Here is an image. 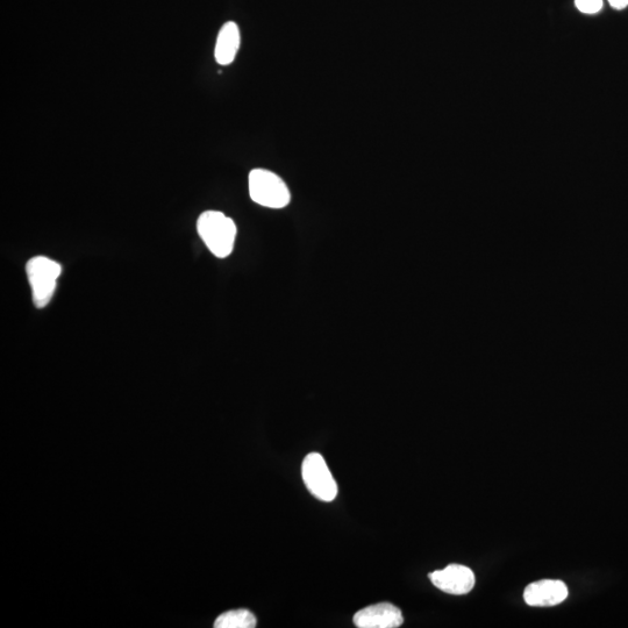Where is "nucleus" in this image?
Listing matches in <instances>:
<instances>
[{"mask_svg": "<svg viewBox=\"0 0 628 628\" xmlns=\"http://www.w3.org/2000/svg\"><path fill=\"white\" fill-rule=\"evenodd\" d=\"M241 45V35L237 24L228 21L219 31L214 57L220 66L233 63Z\"/></svg>", "mask_w": 628, "mask_h": 628, "instance_id": "6e6552de", "label": "nucleus"}, {"mask_svg": "<svg viewBox=\"0 0 628 628\" xmlns=\"http://www.w3.org/2000/svg\"><path fill=\"white\" fill-rule=\"evenodd\" d=\"M26 274L31 285L35 308H46L52 301L57 280L62 274L61 264L46 256H35L27 262Z\"/></svg>", "mask_w": 628, "mask_h": 628, "instance_id": "7ed1b4c3", "label": "nucleus"}, {"mask_svg": "<svg viewBox=\"0 0 628 628\" xmlns=\"http://www.w3.org/2000/svg\"><path fill=\"white\" fill-rule=\"evenodd\" d=\"M197 232L216 258L225 259L232 254L238 228L223 212L202 213L197 220Z\"/></svg>", "mask_w": 628, "mask_h": 628, "instance_id": "f257e3e1", "label": "nucleus"}, {"mask_svg": "<svg viewBox=\"0 0 628 628\" xmlns=\"http://www.w3.org/2000/svg\"><path fill=\"white\" fill-rule=\"evenodd\" d=\"M568 597V588L559 580H542L527 585L524 599L527 605L547 608L559 605Z\"/></svg>", "mask_w": 628, "mask_h": 628, "instance_id": "0eeeda50", "label": "nucleus"}, {"mask_svg": "<svg viewBox=\"0 0 628 628\" xmlns=\"http://www.w3.org/2000/svg\"><path fill=\"white\" fill-rule=\"evenodd\" d=\"M302 476L311 495L321 502H333L338 495V484L319 453H311L303 461Z\"/></svg>", "mask_w": 628, "mask_h": 628, "instance_id": "20e7f679", "label": "nucleus"}, {"mask_svg": "<svg viewBox=\"0 0 628 628\" xmlns=\"http://www.w3.org/2000/svg\"><path fill=\"white\" fill-rule=\"evenodd\" d=\"M256 617L251 611L241 609L233 610L220 615L214 627L216 628H254L256 626Z\"/></svg>", "mask_w": 628, "mask_h": 628, "instance_id": "1a4fd4ad", "label": "nucleus"}, {"mask_svg": "<svg viewBox=\"0 0 628 628\" xmlns=\"http://www.w3.org/2000/svg\"><path fill=\"white\" fill-rule=\"evenodd\" d=\"M353 622L359 628H397L402 626L404 618L397 606L381 603L356 612Z\"/></svg>", "mask_w": 628, "mask_h": 628, "instance_id": "423d86ee", "label": "nucleus"}, {"mask_svg": "<svg viewBox=\"0 0 628 628\" xmlns=\"http://www.w3.org/2000/svg\"><path fill=\"white\" fill-rule=\"evenodd\" d=\"M249 195L256 204L268 209H284L291 201L288 185L273 171L254 169L248 177Z\"/></svg>", "mask_w": 628, "mask_h": 628, "instance_id": "f03ea898", "label": "nucleus"}, {"mask_svg": "<svg viewBox=\"0 0 628 628\" xmlns=\"http://www.w3.org/2000/svg\"><path fill=\"white\" fill-rule=\"evenodd\" d=\"M578 11L585 14H596L603 9V0H575Z\"/></svg>", "mask_w": 628, "mask_h": 628, "instance_id": "9d476101", "label": "nucleus"}, {"mask_svg": "<svg viewBox=\"0 0 628 628\" xmlns=\"http://www.w3.org/2000/svg\"><path fill=\"white\" fill-rule=\"evenodd\" d=\"M615 10H624L628 6V0H608Z\"/></svg>", "mask_w": 628, "mask_h": 628, "instance_id": "9b49d317", "label": "nucleus"}, {"mask_svg": "<svg viewBox=\"0 0 628 628\" xmlns=\"http://www.w3.org/2000/svg\"><path fill=\"white\" fill-rule=\"evenodd\" d=\"M430 580L439 590L449 595H467L474 589L476 578L473 570L466 566L449 565L430 574Z\"/></svg>", "mask_w": 628, "mask_h": 628, "instance_id": "39448f33", "label": "nucleus"}]
</instances>
